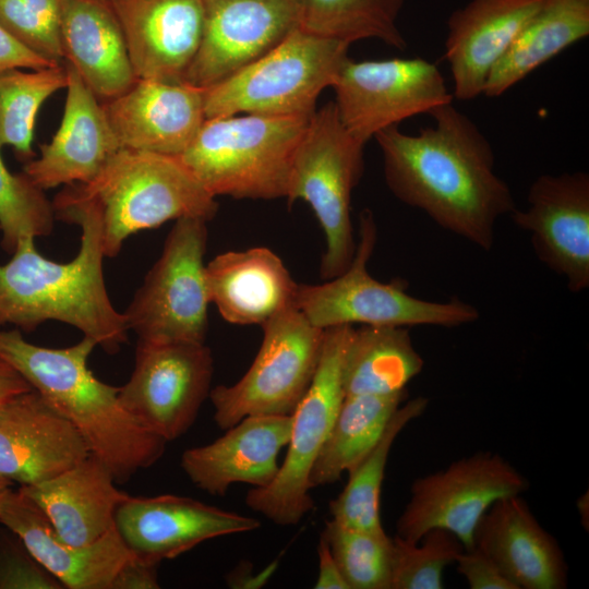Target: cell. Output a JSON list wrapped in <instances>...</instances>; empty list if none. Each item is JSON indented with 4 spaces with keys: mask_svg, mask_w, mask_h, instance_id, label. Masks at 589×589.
<instances>
[{
    "mask_svg": "<svg viewBox=\"0 0 589 589\" xmlns=\"http://www.w3.org/2000/svg\"><path fill=\"white\" fill-rule=\"evenodd\" d=\"M423 365L408 327L362 325L353 328L344 361L345 396L402 392Z\"/></svg>",
    "mask_w": 589,
    "mask_h": 589,
    "instance_id": "f546056e",
    "label": "cell"
},
{
    "mask_svg": "<svg viewBox=\"0 0 589 589\" xmlns=\"http://www.w3.org/2000/svg\"><path fill=\"white\" fill-rule=\"evenodd\" d=\"M137 80L182 83L202 40L201 0H108Z\"/></svg>",
    "mask_w": 589,
    "mask_h": 589,
    "instance_id": "ffe728a7",
    "label": "cell"
},
{
    "mask_svg": "<svg viewBox=\"0 0 589 589\" xmlns=\"http://www.w3.org/2000/svg\"><path fill=\"white\" fill-rule=\"evenodd\" d=\"M429 115L433 125L417 134L394 125L374 136L385 182L400 202L489 252L497 220L517 208L509 185L495 172L492 145L453 101Z\"/></svg>",
    "mask_w": 589,
    "mask_h": 589,
    "instance_id": "6da1fadb",
    "label": "cell"
},
{
    "mask_svg": "<svg viewBox=\"0 0 589 589\" xmlns=\"http://www.w3.org/2000/svg\"><path fill=\"white\" fill-rule=\"evenodd\" d=\"M291 416H249L212 443L185 449L180 467L200 490L224 496L230 485H269L278 473V456L287 446Z\"/></svg>",
    "mask_w": 589,
    "mask_h": 589,
    "instance_id": "603a6c76",
    "label": "cell"
},
{
    "mask_svg": "<svg viewBox=\"0 0 589 589\" xmlns=\"http://www.w3.org/2000/svg\"><path fill=\"white\" fill-rule=\"evenodd\" d=\"M64 62L107 101L130 89L136 76L120 23L108 0H67L62 16Z\"/></svg>",
    "mask_w": 589,
    "mask_h": 589,
    "instance_id": "83f0119b",
    "label": "cell"
},
{
    "mask_svg": "<svg viewBox=\"0 0 589 589\" xmlns=\"http://www.w3.org/2000/svg\"><path fill=\"white\" fill-rule=\"evenodd\" d=\"M589 35V0H544L490 73L483 95L498 97Z\"/></svg>",
    "mask_w": 589,
    "mask_h": 589,
    "instance_id": "f1b7e54d",
    "label": "cell"
},
{
    "mask_svg": "<svg viewBox=\"0 0 589 589\" xmlns=\"http://www.w3.org/2000/svg\"><path fill=\"white\" fill-rule=\"evenodd\" d=\"M405 0H300L299 27L351 45L377 39L405 50L407 43L397 21Z\"/></svg>",
    "mask_w": 589,
    "mask_h": 589,
    "instance_id": "d6a6232c",
    "label": "cell"
},
{
    "mask_svg": "<svg viewBox=\"0 0 589 589\" xmlns=\"http://www.w3.org/2000/svg\"><path fill=\"white\" fill-rule=\"evenodd\" d=\"M407 389L392 395L345 396L328 436L312 467V489L335 483L374 446Z\"/></svg>",
    "mask_w": 589,
    "mask_h": 589,
    "instance_id": "4dcf8cb0",
    "label": "cell"
},
{
    "mask_svg": "<svg viewBox=\"0 0 589 589\" xmlns=\"http://www.w3.org/2000/svg\"><path fill=\"white\" fill-rule=\"evenodd\" d=\"M544 0H471L447 20L445 59L453 79V98L472 100L483 94L493 68Z\"/></svg>",
    "mask_w": 589,
    "mask_h": 589,
    "instance_id": "cb8c5ba5",
    "label": "cell"
},
{
    "mask_svg": "<svg viewBox=\"0 0 589 589\" xmlns=\"http://www.w3.org/2000/svg\"><path fill=\"white\" fill-rule=\"evenodd\" d=\"M310 117L208 118L178 158L215 197L286 199L294 153Z\"/></svg>",
    "mask_w": 589,
    "mask_h": 589,
    "instance_id": "5b68a950",
    "label": "cell"
},
{
    "mask_svg": "<svg viewBox=\"0 0 589 589\" xmlns=\"http://www.w3.org/2000/svg\"><path fill=\"white\" fill-rule=\"evenodd\" d=\"M203 35L182 83L207 88L299 27L300 0H201Z\"/></svg>",
    "mask_w": 589,
    "mask_h": 589,
    "instance_id": "9a60e30c",
    "label": "cell"
},
{
    "mask_svg": "<svg viewBox=\"0 0 589 589\" xmlns=\"http://www.w3.org/2000/svg\"><path fill=\"white\" fill-rule=\"evenodd\" d=\"M464 550L444 529L429 530L416 543L392 538L390 589H442L445 567Z\"/></svg>",
    "mask_w": 589,
    "mask_h": 589,
    "instance_id": "8d00e7d4",
    "label": "cell"
},
{
    "mask_svg": "<svg viewBox=\"0 0 589 589\" xmlns=\"http://www.w3.org/2000/svg\"><path fill=\"white\" fill-rule=\"evenodd\" d=\"M318 574L315 589H349L326 540L321 536L317 544Z\"/></svg>",
    "mask_w": 589,
    "mask_h": 589,
    "instance_id": "7bdbcfd3",
    "label": "cell"
},
{
    "mask_svg": "<svg viewBox=\"0 0 589 589\" xmlns=\"http://www.w3.org/2000/svg\"><path fill=\"white\" fill-rule=\"evenodd\" d=\"M527 489V479L498 454L461 458L413 481L396 536L416 543L429 530L444 529L465 550L473 549L476 528L491 505Z\"/></svg>",
    "mask_w": 589,
    "mask_h": 589,
    "instance_id": "7c38bea8",
    "label": "cell"
},
{
    "mask_svg": "<svg viewBox=\"0 0 589 589\" xmlns=\"http://www.w3.org/2000/svg\"><path fill=\"white\" fill-rule=\"evenodd\" d=\"M97 344L89 337L64 348L37 346L20 329H0V359L81 434L118 483L156 464L167 442L148 431L119 399V387L95 376L87 365Z\"/></svg>",
    "mask_w": 589,
    "mask_h": 589,
    "instance_id": "3957f363",
    "label": "cell"
},
{
    "mask_svg": "<svg viewBox=\"0 0 589 589\" xmlns=\"http://www.w3.org/2000/svg\"><path fill=\"white\" fill-rule=\"evenodd\" d=\"M0 588L63 589L7 527L0 529Z\"/></svg>",
    "mask_w": 589,
    "mask_h": 589,
    "instance_id": "f35d334b",
    "label": "cell"
},
{
    "mask_svg": "<svg viewBox=\"0 0 589 589\" xmlns=\"http://www.w3.org/2000/svg\"><path fill=\"white\" fill-rule=\"evenodd\" d=\"M474 546L517 589L567 587V564L557 541L539 524L520 495L491 505L476 528Z\"/></svg>",
    "mask_w": 589,
    "mask_h": 589,
    "instance_id": "d4e9b609",
    "label": "cell"
},
{
    "mask_svg": "<svg viewBox=\"0 0 589 589\" xmlns=\"http://www.w3.org/2000/svg\"><path fill=\"white\" fill-rule=\"evenodd\" d=\"M158 564L143 561L132 554L118 572L111 589H157Z\"/></svg>",
    "mask_w": 589,
    "mask_h": 589,
    "instance_id": "b9f144b4",
    "label": "cell"
},
{
    "mask_svg": "<svg viewBox=\"0 0 589 589\" xmlns=\"http://www.w3.org/2000/svg\"><path fill=\"white\" fill-rule=\"evenodd\" d=\"M207 220L177 219L160 256L123 312L129 330L151 342L205 344L209 297L204 254Z\"/></svg>",
    "mask_w": 589,
    "mask_h": 589,
    "instance_id": "30bf717a",
    "label": "cell"
},
{
    "mask_svg": "<svg viewBox=\"0 0 589 589\" xmlns=\"http://www.w3.org/2000/svg\"><path fill=\"white\" fill-rule=\"evenodd\" d=\"M429 399L416 397L401 404L366 455L348 472L344 490L329 502L332 519L341 526L383 531L380 498L389 452L397 435L426 409Z\"/></svg>",
    "mask_w": 589,
    "mask_h": 589,
    "instance_id": "1f68e13d",
    "label": "cell"
},
{
    "mask_svg": "<svg viewBox=\"0 0 589 589\" xmlns=\"http://www.w3.org/2000/svg\"><path fill=\"white\" fill-rule=\"evenodd\" d=\"M34 389L8 362L0 359V407L11 398Z\"/></svg>",
    "mask_w": 589,
    "mask_h": 589,
    "instance_id": "ee69618b",
    "label": "cell"
},
{
    "mask_svg": "<svg viewBox=\"0 0 589 589\" xmlns=\"http://www.w3.org/2000/svg\"><path fill=\"white\" fill-rule=\"evenodd\" d=\"M332 87L341 122L365 144L380 131L454 99L438 67L419 57L348 58Z\"/></svg>",
    "mask_w": 589,
    "mask_h": 589,
    "instance_id": "4fadbf2b",
    "label": "cell"
},
{
    "mask_svg": "<svg viewBox=\"0 0 589 589\" xmlns=\"http://www.w3.org/2000/svg\"><path fill=\"white\" fill-rule=\"evenodd\" d=\"M91 454L76 429L35 389L0 407V477L34 485Z\"/></svg>",
    "mask_w": 589,
    "mask_h": 589,
    "instance_id": "ac0fdd59",
    "label": "cell"
},
{
    "mask_svg": "<svg viewBox=\"0 0 589 589\" xmlns=\"http://www.w3.org/2000/svg\"><path fill=\"white\" fill-rule=\"evenodd\" d=\"M209 302L230 324L263 325L293 304L298 284L271 249L218 254L205 265Z\"/></svg>",
    "mask_w": 589,
    "mask_h": 589,
    "instance_id": "4316f807",
    "label": "cell"
},
{
    "mask_svg": "<svg viewBox=\"0 0 589 589\" xmlns=\"http://www.w3.org/2000/svg\"><path fill=\"white\" fill-rule=\"evenodd\" d=\"M526 209L514 224L530 235L538 259L579 293L589 288V175H541L530 185Z\"/></svg>",
    "mask_w": 589,
    "mask_h": 589,
    "instance_id": "2e32d148",
    "label": "cell"
},
{
    "mask_svg": "<svg viewBox=\"0 0 589 589\" xmlns=\"http://www.w3.org/2000/svg\"><path fill=\"white\" fill-rule=\"evenodd\" d=\"M12 482L5 478L0 477V502L3 497V495L8 492L10 489Z\"/></svg>",
    "mask_w": 589,
    "mask_h": 589,
    "instance_id": "f6af8a7d",
    "label": "cell"
},
{
    "mask_svg": "<svg viewBox=\"0 0 589 589\" xmlns=\"http://www.w3.org/2000/svg\"><path fill=\"white\" fill-rule=\"evenodd\" d=\"M67 81L63 64L29 71L19 68L0 71V148L10 146L20 159H33L37 113L52 94L65 88Z\"/></svg>",
    "mask_w": 589,
    "mask_h": 589,
    "instance_id": "836d02e7",
    "label": "cell"
},
{
    "mask_svg": "<svg viewBox=\"0 0 589 589\" xmlns=\"http://www.w3.org/2000/svg\"><path fill=\"white\" fill-rule=\"evenodd\" d=\"M115 527L134 556L159 565L205 541L253 531L260 521L188 496L128 495L117 509Z\"/></svg>",
    "mask_w": 589,
    "mask_h": 589,
    "instance_id": "e0dca14e",
    "label": "cell"
},
{
    "mask_svg": "<svg viewBox=\"0 0 589 589\" xmlns=\"http://www.w3.org/2000/svg\"><path fill=\"white\" fill-rule=\"evenodd\" d=\"M350 44L300 27L277 46L217 84L204 88L205 118L254 113L310 117L332 87Z\"/></svg>",
    "mask_w": 589,
    "mask_h": 589,
    "instance_id": "8992f818",
    "label": "cell"
},
{
    "mask_svg": "<svg viewBox=\"0 0 589 589\" xmlns=\"http://www.w3.org/2000/svg\"><path fill=\"white\" fill-rule=\"evenodd\" d=\"M98 212L105 257L130 236L169 220H211L218 203L178 157L121 148L89 181L65 185Z\"/></svg>",
    "mask_w": 589,
    "mask_h": 589,
    "instance_id": "277c9868",
    "label": "cell"
},
{
    "mask_svg": "<svg viewBox=\"0 0 589 589\" xmlns=\"http://www.w3.org/2000/svg\"><path fill=\"white\" fill-rule=\"evenodd\" d=\"M55 65L24 47L0 25V71L13 68L39 70Z\"/></svg>",
    "mask_w": 589,
    "mask_h": 589,
    "instance_id": "60d3db41",
    "label": "cell"
},
{
    "mask_svg": "<svg viewBox=\"0 0 589 589\" xmlns=\"http://www.w3.org/2000/svg\"><path fill=\"white\" fill-rule=\"evenodd\" d=\"M52 205L56 219L81 228L80 250L70 262L59 263L43 256L34 238L21 239L10 261L0 265V327L13 324L29 333L59 321L115 354L128 341L129 327L106 289L98 212L67 187Z\"/></svg>",
    "mask_w": 589,
    "mask_h": 589,
    "instance_id": "7a4b0ae2",
    "label": "cell"
},
{
    "mask_svg": "<svg viewBox=\"0 0 589 589\" xmlns=\"http://www.w3.org/2000/svg\"><path fill=\"white\" fill-rule=\"evenodd\" d=\"M1 151V148H0ZM56 216L52 202L24 172L12 173L0 153V232L2 249L12 254L23 238L49 236Z\"/></svg>",
    "mask_w": 589,
    "mask_h": 589,
    "instance_id": "d590c367",
    "label": "cell"
},
{
    "mask_svg": "<svg viewBox=\"0 0 589 589\" xmlns=\"http://www.w3.org/2000/svg\"><path fill=\"white\" fill-rule=\"evenodd\" d=\"M261 327V347L244 375L211 389L213 419L221 430L249 416H291L317 370L325 329L313 326L294 305Z\"/></svg>",
    "mask_w": 589,
    "mask_h": 589,
    "instance_id": "8fae6325",
    "label": "cell"
},
{
    "mask_svg": "<svg viewBox=\"0 0 589 589\" xmlns=\"http://www.w3.org/2000/svg\"><path fill=\"white\" fill-rule=\"evenodd\" d=\"M101 105L122 148L172 157L188 148L206 119L203 89L185 83L136 80Z\"/></svg>",
    "mask_w": 589,
    "mask_h": 589,
    "instance_id": "d6986e66",
    "label": "cell"
},
{
    "mask_svg": "<svg viewBox=\"0 0 589 589\" xmlns=\"http://www.w3.org/2000/svg\"><path fill=\"white\" fill-rule=\"evenodd\" d=\"M63 65L67 97L59 129L40 146V156L23 166V172L44 191L89 181L122 148L101 101L71 64Z\"/></svg>",
    "mask_w": 589,
    "mask_h": 589,
    "instance_id": "7402d4cb",
    "label": "cell"
},
{
    "mask_svg": "<svg viewBox=\"0 0 589 589\" xmlns=\"http://www.w3.org/2000/svg\"><path fill=\"white\" fill-rule=\"evenodd\" d=\"M0 524L14 532L33 557L67 589H111L132 556L116 527L91 544L63 541L37 504L9 489L0 502Z\"/></svg>",
    "mask_w": 589,
    "mask_h": 589,
    "instance_id": "44dd1931",
    "label": "cell"
},
{
    "mask_svg": "<svg viewBox=\"0 0 589 589\" xmlns=\"http://www.w3.org/2000/svg\"><path fill=\"white\" fill-rule=\"evenodd\" d=\"M214 359L205 344L137 339L134 369L119 399L148 431L166 442L185 434L211 393Z\"/></svg>",
    "mask_w": 589,
    "mask_h": 589,
    "instance_id": "5bb4252c",
    "label": "cell"
},
{
    "mask_svg": "<svg viewBox=\"0 0 589 589\" xmlns=\"http://www.w3.org/2000/svg\"><path fill=\"white\" fill-rule=\"evenodd\" d=\"M65 1L0 0V25L34 53L53 64H62Z\"/></svg>",
    "mask_w": 589,
    "mask_h": 589,
    "instance_id": "74e56055",
    "label": "cell"
},
{
    "mask_svg": "<svg viewBox=\"0 0 589 589\" xmlns=\"http://www.w3.org/2000/svg\"><path fill=\"white\" fill-rule=\"evenodd\" d=\"M353 325L325 329L315 375L291 414L287 453L274 481L245 496L250 509L279 526L297 525L314 507L310 473L345 398L342 370Z\"/></svg>",
    "mask_w": 589,
    "mask_h": 589,
    "instance_id": "9c48e42d",
    "label": "cell"
},
{
    "mask_svg": "<svg viewBox=\"0 0 589 589\" xmlns=\"http://www.w3.org/2000/svg\"><path fill=\"white\" fill-rule=\"evenodd\" d=\"M321 536L349 589H390L392 538L385 530L352 529L330 519Z\"/></svg>",
    "mask_w": 589,
    "mask_h": 589,
    "instance_id": "e575fe53",
    "label": "cell"
},
{
    "mask_svg": "<svg viewBox=\"0 0 589 589\" xmlns=\"http://www.w3.org/2000/svg\"><path fill=\"white\" fill-rule=\"evenodd\" d=\"M377 241L370 209L359 217V240L349 266L320 285L298 284L293 304L315 327L338 325L457 327L476 322L479 310L458 298L428 301L409 294L400 283H381L368 272Z\"/></svg>",
    "mask_w": 589,
    "mask_h": 589,
    "instance_id": "52a82bcc",
    "label": "cell"
},
{
    "mask_svg": "<svg viewBox=\"0 0 589 589\" xmlns=\"http://www.w3.org/2000/svg\"><path fill=\"white\" fill-rule=\"evenodd\" d=\"M458 573L471 589H517L480 549L464 550L456 558Z\"/></svg>",
    "mask_w": 589,
    "mask_h": 589,
    "instance_id": "ab89813d",
    "label": "cell"
},
{
    "mask_svg": "<svg viewBox=\"0 0 589 589\" xmlns=\"http://www.w3.org/2000/svg\"><path fill=\"white\" fill-rule=\"evenodd\" d=\"M117 483L109 468L89 454L56 477L19 490L37 504L63 541L82 546L115 528L117 509L129 495Z\"/></svg>",
    "mask_w": 589,
    "mask_h": 589,
    "instance_id": "484cf974",
    "label": "cell"
},
{
    "mask_svg": "<svg viewBox=\"0 0 589 589\" xmlns=\"http://www.w3.org/2000/svg\"><path fill=\"white\" fill-rule=\"evenodd\" d=\"M364 146L329 101L311 115L294 153L286 199L289 205L308 203L324 232L325 280L341 274L354 255L351 195L363 173Z\"/></svg>",
    "mask_w": 589,
    "mask_h": 589,
    "instance_id": "ba28073f",
    "label": "cell"
}]
</instances>
